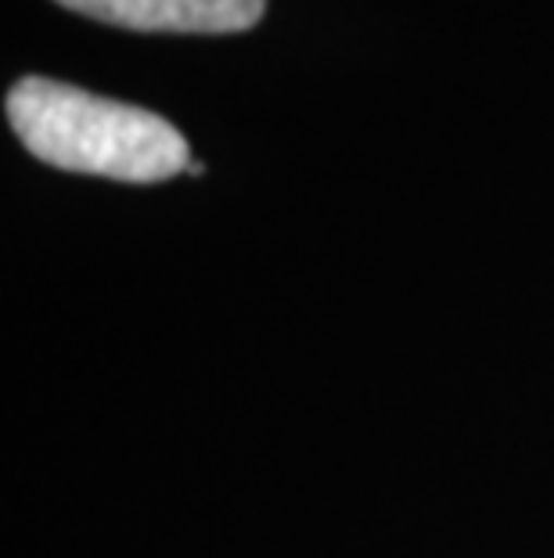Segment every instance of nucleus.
Returning a JSON list of instances; mask_svg holds the SVG:
<instances>
[{"instance_id":"nucleus-1","label":"nucleus","mask_w":554,"mask_h":558,"mask_svg":"<svg viewBox=\"0 0 554 558\" xmlns=\"http://www.w3.org/2000/svg\"><path fill=\"white\" fill-rule=\"evenodd\" d=\"M8 123L29 156L69 173L159 184L192 166V148L170 120L73 83L19 80L8 90Z\"/></svg>"},{"instance_id":"nucleus-2","label":"nucleus","mask_w":554,"mask_h":558,"mask_svg":"<svg viewBox=\"0 0 554 558\" xmlns=\"http://www.w3.org/2000/svg\"><path fill=\"white\" fill-rule=\"evenodd\" d=\"M76 15L134 33H245L267 0H54Z\"/></svg>"},{"instance_id":"nucleus-3","label":"nucleus","mask_w":554,"mask_h":558,"mask_svg":"<svg viewBox=\"0 0 554 558\" xmlns=\"http://www.w3.org/2000/svg\"><path fill=\"white\" fill-rule=\"evenodd\" d=\"M187 170H192V177H202V173H206V166H202V162H192Z\"/></svg>"}]
</instances>
